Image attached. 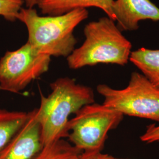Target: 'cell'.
<instances>
[{
  "mask_svg": "<svg viewBox=\"0 0 159 159\" xmlns=\"http://www.w3.org/2000/svg\"><path fill=\"white\" fill-rule=\"evenodd\" d=\"M51 93L41 95L36 116L44 145L67 137L69 117L87 104L95 102L91 87L80 84L75 80L61 77L50 84Z\"/></svg>",
  "mask_w": 159,
  "mask_h": 159,
  "instance_id": "obj_1",
  "label": "cell"
},
{
  "mask_svg": "<svg viewBox=\"0 0 159 159\" xmlns=\"http://www.w3.org/2000/svg\"><path fill=\"white\" fill-rule=\"evenodd\" d=\"M88 17L87 8L59 16H40L33 8H22L16 18L25 25L27 42L38 52L51 57H67L77 44L74 30Z\"/></svg>",
  "mask_w": 159,
  "mask_h": 159,
  "instance_id": "obj_2",
  "label": "cell"
},
{
  "mask_svg": "<svg viewBox=\"0 0 159 159\" xmlns=\"http://www.w3.org/2000/svg\"><path fill=\"white\" fill-rule=\"evenodd\" d=\"M85 39L67 57L69 68L77 70L98 64H127L132 45L110 18L104 17L87 24Z\"/></svg>",
  "mask_w": 159,
  "mask_h": 159,
  "instance_id": "obj_3",
  "label": "cell"
},
{
  "mask_svg": "<svg viewBox=\"0 0 159 159\" xmlns=\"http://www.w3.org/2000/svg\"><path fill=\"white\" fill-rule=\"evenodd\" d=\"M97 91L104 97L102 104L109 108L124 116L159 123V90L142 73L133 72L125 89L99 84Z\"/></svg>",
  "mask_w": 159,
  "mask_h": 159,
  "instance_id": "obj_4",
  "label": "cell"
},
{
  "mask_svg": "<svg viewBox=\"0 0 159 159\" xmlns=\"http://www.w3.org/2000/svg\"><path fill=\"white\" fill-rule=\"evenodd\" d=\"M123 117L103 104H87L68 121L69 142L81 152H102L108 132L116 129Z\"/></svg>",
  "mask_w": 159,
  "mask_h": 159,
  "instance_id": "obj_5",
  "label": "cell"
},
{
  "mask_svg": "<svg viewBox=\"0 0 159 159\" xmlns=\"http://www.w3.org/2000/svg\"><path fill=\"white\" fill-rule=\"evenodd\" d=\"M51 57L40 54L27 42L0 59V90L19 93L46 73Z\"/></svg>",
  "mask_w": 159,
  "mask_h": 159,
  "instance_id": "obj_6",
  "label": "cell"
},
{
  "mask_svg": "<svg viewBox=\"0 0 159 159\" xmlns=\"http://www.w3.org/2000/svg\"><path fill=\"white\" fill-rule=\"evenodd\" d=\"M37 108L30 112L25 125L0 152V159H35L44 146L36 116Z\"/></svg>",
  "mask_w": 159,
  "mask_h": 159,
  "instance_id": "obj_7",
  "label": "cell"
},
{
  "mask_svg": "<svg viewBox=\"0 0 159 159\" xmlns=\"http://www.w3.org/2000/svg\"><path fill=\"white\" fill-rule=\"evenodd\" d=\"M112 10L121 31L137 30L142 20L159 21V8L150 0H114Z\"/></svg>",
  "mask_w": 159,
  "mask_h": 159,
  "instance_id": "obj_8",
  "label": "cell"
},
{
  "mask_svg": "<svg viewBox=\"0 0 159 159\" xmlns=\"http://www.w3.org/2000/svg\"><path fill=\"white\" fill-rule=\"evenodd\" d=\"M114 0H37L36 5L44 14L59 16L77 8L96 7L115 21L112 10Z\"/></svg>",
  "mask_w": 159,
  "mask_h": 159,
  "instance_id": "obj_9",
  "label": "cell"
},
{
  "mask_svg": "<svg viewBox=\"0 0 159 159\" xmlns=\"http://www.w3.org/2000/svg\"><path fill=\"white\" fill-rule=\"evenodd\" d=\"M129 60L159 90V49L140 48L131 51Z\"/></svg>",
  "mask_w": 159,
  "mask_h": 159,
  "instance_id": "obj_10",
  "label": "cell"
},
{
  "mask_svg": "<svg viewBox=\"0 0 159 159\" xmlns=\"http://www.w3.org/2000/svg\"><path fill=\"white\" fill-rule=\"evenodd\" d=\"M29 115L30 112L0 108V152L25 125Z\"/></svg>",
  "mask_w": 159,
  "mask_h": 159,
  "instance_id": "obj_11",
  "label": "cell"
},
{
  "mask_svg": "<svg viewBox=\"0 0 159 159\" xmlns=\"http://www.w3.org/2000/svg\"><path fill=\"white\" fill-rule=\"evenodd\" d=\"M81 153L70 143L60 139L44 145L35 159H79Z\"/></svg>",
  "mask_w": 159,
  "mask_h": 159,
  "instance_id": "obj_12",
  "label": "cell"
},
{
  "mask_svg": "<svg viewBox=\"0 0 159 159\" xmlns=\"http://www.w3.org/2000/svg\"><path fill=\"white\" fill-rule=\"evenodd\" d=\"M24 3V0H0V16L14 21Z\"/></svg>",
  "mask_w": 159,
  "mask_h": 159,
  "instance_id": "obj_13",
  "label": "cell"
},
{
  "mask_svg": "<svg viewBox=\"0 0 159 159\" xmlns=\"http://www.w3.org/2000/svg\"><path fill=\"white\" fill-rule=\"evenodd\" d=\"M141 141L146 143L159 142V125H150L140 137Z\"/></svg>",
  "mask_w": 159,
  "mask_h": 159,
  "instance_id": "obj_14",
  "label": "cell"
},
{
  "mask_svg": "<svg viewBox=\"0 0 159 159\" xmlns=\"http://www.w3.org/2000/svg\"><path fill=\"white\" fill-rule=\"evenodd\" d=\"M79 159H121L115 157L108 154L102 153V152H82Z\"/></svg>",
  "mask_w": 159,
  "mask_h": 159,
  "instance_id": "obj_15",
  "label": "cell"
},
{
  "mask_svg": "<svg viewBox=\"0 0 159 159\" xmlns=\"http://www.w3.org/2000/svg\"><path fill=\"white\" fill-rule=\"evenodd\" d=\"M24 1L28 8H33L36 5L37 0H24Z\"/></svg>",
  "mask_w": 159,
  "mask_h": 159,
  "instance_id": "obj_16",
  "label": "cell"
}]
</instances>
